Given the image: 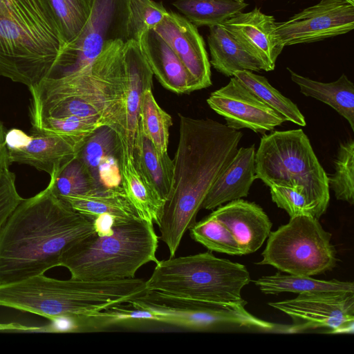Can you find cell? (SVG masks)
Returning a JSON list of instances; mask_svg holds the SVG:
<instances>
[{"mask_svg": "<svg viewBox=\"0 0 354 354\" xmlns=\"http://www.w3.org/2000/svg\"><path fill=\"white\" fill-rule=\"evenodd\" d=\"M95 230L93 220L57 196L50 184L23 198L0 228V284L44 274Z\"/></svg>", "mask_w": 354, "mask_h": 354, "instance_id": "obj_1", "label": "cell"}, {"mask_svg": "<svg viewBox=\"0 0 354 354\" xmlns=\"http://www.w3.org/2000/svg\"><path fill=\"white\" fill-rule=\"evenodd\" d=\"M180 118L179 139L173 159V186L158 225L159 239L174 257L185 233L209 190L234 158L243 137L239 130L212 119Z\"/></svg>", "mask_w": 354, "mask_h": 354, "instance_id": "obj_2", "label": "cell"}, {"mask_svg": "<svg viewBox=\"0 0 354 354\" xmlns=\"http://www.w3.org/2000/svg\"><path fill=\"white\" fill-rule=\"evenodd\" d=\"M124 41H106L98 56L72 73L48 77L29 88L30 120L75 115L113 129L125 146L127 77Z\"/></svg>", "mask_w": 354, "mask_h": 354, "instance_id": "obj_3", "label": "cell"}, {"mask_svg": "<svg viewBox=\"0 0 354 354\" xmlns=\"http://www.w3.org/2000/svg\"><path fill=\"white\" fill-rule=\"evenodd\" d=\"M147 290L142 279L94 281L44 274L0 284V307L35 314L52 322L77 319L128 303Z\"/></svg>", "mask_w": 354, "mask_h": 354, "instance_id": "obj_4", "label": "cell"}, {"mask_svg": "<svg viewBox=\"0 0 354 354\" xmlns=\"http://www.w3.org/2000/svg\"><path fill=\"white\" fill-rule=\"evenodd\" d=\"M65 42L44 0H0V75L35 86Z\"/></svg>", "mask_w": 354, "mask_h": 354, "instance_id": "obj_5", "label": "cell"}, {"mask_svg": "<svg viewBox=\"0 0 354 354\" xmlns=\"http://www.w3.org/2000/svg\"><path fill=\"white\" fill-rule=\"evenodd\" d=\"M159 237L153 224L140 218H116L106 230H94L62 255L60 266L71 279L108 281L135 278L138 270L156 257Z\"/></svg>", "mask_w": 354, "mask_h": 354, "instance_id": "obj_6", "label": "cell"}, {"mask_svg": "<svg viewBox=\"0 0 354 354\" xmlns=\"http://www.w3.org/2000/svg\"><path fill=\"white\" fill-rule=\"evenodd\" d=\"M255 179L268 187L302 186L313 216L317 219L328 208V175L301 129L272 131L262 136L255 153Z\"/></svg>", "mask_w": 354, "mask_h": 354, "instance_id": "obj_7", "label": "cell"}, {"mask_svg": "<svg viewBox=\"0 0 354 354\" xmlns=\"http://www.w3.org/2000/svg\"><path fill=\"white\" fill-rule=\"evenodd\" d=\"M156 263L146 281L147 290L194 300L240 301L242 289L251 281L244 265L218 258L212 251L169 257Z\"/></svg>", "mask_w": 354, "mask_h": 354, "instance_id": "obj_8", "label": "cell"}, {"mask_svg": "<svg viewBox=\"0 0 354 354\" xmlns=\"http://www.w3.org/2000/svg\"><path fill=\"white\" fill-rule=\"evenodd\" d=\"M331 237L319 219L308 215L292 217L287 224L270 232L262 259L257 264L300 276L331 271L338 261Z\"/></svg>", "mask_w": 354, "mask_h": 354, "instance_id": "obj_9", "label": "cell"}, {"mask_svg": "<svg viewBox=\"0 0 354 354\" xmlns=\"http://www.w3.org/2000/svg\"><path fill=\"white\" fill-rule=\"evenodd\" d=\"M160 318V322L196 331L244 329L274 333L278 324L263 320L245 309L247 301L218 303L176 297L158 290H147L130 301Z\"/></svg>", "mask_w": 354, "mask_h": 354, "instance_id": "obj_10", "label": "cell"}, {"mask_svg": "<svg viewBox=\"0 0 354 354\" xmlns=\"http://www.w3.org/2000/svg\"><path fill=\"white\" fill-rule=\"evenodd\" d=\"M125 0H92L90 16L80 35L61 50L49 77L72 73L94 60L105 43L124 42Z\"/></svg>", "mask_w": 354, "mask_h": 354, "instance_id": "obj_11", "label": "cell"}, {"mask_svg": "<svg viewBox=\"0 0 354 354\" xmlns=\"http://www.w3.org/2000/svg\"><path fill=\"white\" fill-rule=\"evenodd\" d=\"M268 305L289 316L301 332L318 328L331 333L354 332V292H303Z\"/></svg>", "mask_w": 354, "mask_h": 354, "instance_id": "obj_12", "label": "cell"}, {"mask_svg": "<svg viewBox=\"0 0 354 354\" xmlns=\"http://www.w3.org/2000/svg\"><path fill=\"white\" fill-rule=\"evenodd\" d=\"M88 138L34 132L28 135L12 128L5 134V145L10 164L30 165L51 177L77 156Z\"/></svg>", "mask_w": 354, "mask_h": 354, "instance_id": "obj_13", "label": "cell"}, {"mask_svg": "<svg viewBox=\"0 0 354 354\" xmlns=\"http://www.w3.org/2000/svg\"><path fill=\"white\" fill-rule=\"evenodd\" d=\"M275 26L284 47L322 41L353 30L354 5L345 0H320Z\"/></svg>", "mask_w": 354, "mask_h": 354, "instance_id": "obj_14", "label": "cell"}, {"mask_svg": "<svg viewBox=\"0 0 354 354\" xmlns=\"http://www.w3.org/2000/svg\"><path fill=\"white\" fill-rule=\"evenodd\" d=\"M207 103L224 118L228 127L235 130L246 128L264 134L286 122L234 76L225 86L211 93Z\"/></svg>", "mask_w": 354, "mask_h": 354, "instance_id": "obj_15", "label": "cell"}, {"mask_svg": "<svg viewBox=\"0 0 354 354\" xmlns=\"http://www.w3.org/2000/svg\"><path fill=\"white\" fill-rule=\"evenodd\" d=\"M153 30L182 62L196 91L212 86L210 63L197 26L176 12H167Z\"/></svg>", "mask_w": 354, "mask_h": 354, "instance_id": "obj_16", "label": "cell"}, {"mask_svg": "<svg viewBox=\"0 0 354 354\" xmlns=\"http://www.w3.org/2000/svg\"><path fill=\"white\" fill-rule=\"evenodd\" d=\"M275 19L259 8L240 12L222 25L262 65L263 71H273L284 46L275 32Z\"/></svg>", "mask_w": 354, "mask_h": 354, "instance_id": "obj_17", "label": "cell"}, {"mask_svg": "<svg viewBox=\"0 0 354 354\" xmlns=\"http://www.w3.org/2000/svg\"><path fill=\"white\" fill-rule=\"evenodd\" d=\"M210 215L229 230L243 255L258 250L268 239L272 226L259 205L242 198L218 207Z\"/></svg>", "mask_w": 354, "mask_h": 354, "instance_id": "obj_18", "label": "cell"}, {"mask_svg": "<svg viewBox=\"0 0 354 354\" xmlns=\"http://www.w3.org/2000/svg\"><path fill=\"white\" fill-rule=\"evenodd\" d=\"M121 152L119 136L107 126L96 129L80 149L77 156L89 171L97 189L121 186Z\"/></svg>", "mask_w": 354, "mask_h": 354, "instance_id": "obj_19", "label": "cell"}, {"mask_svg": "<svg viewBox=\"0 0 354 354\" xmlns=\"http://www.w3.org/2000/svg\"><path fill=\"white\" fill-rule=\"evenodd\" d=\"M122 53L127 77V93L125 146L122 153L133 158V142L138 126L142 95L146 90L152 89L153 75L138 41L130 39L124 41Z\"/></svg>", "mask_w": 354, "mask_h": 354, "instance_id": "obj_20", "label": "cell"}, {"mask_svg": "<svg viewBox=\"0 0 354 354\" xmlns=\"http://www.w3.org/2000/svg\"><path fill=\"white\" fill-rule=\"evenodd\" d=\"M138 42L153 75L164 88L177 94L196 91L182 62L154 30L145 32Z\"/></svg>", "mask_w": 354, "mask_h": 354, "instance_id": "obj_21", "label": "cell"}, {"mask_svg": "<svg viewBox=\"0 0 354 354\" xmlns=\"http://www.w3.org/2000/svg\"><path fill=\"white\" fill-rule=\"evenodd\" d=\"M255 153L254 145L238 148L232 160L213 183L201 208L212 210L248 196L256 180Z\"/></svg>", "mask_w": 354, "mask_h": 354, "instance_id": "obj_22", "label": "cell"}, {"mask_svg": "<svg viewBox=\"0 0 354 354\" xmlns=\"http://www.w3.org/2000/svg\"><path fill=\"white\" fill-rule=\"evenodd\" d=\"M133 160L137 169L166 201L173 186V159L167 152H159L138 127L134 138Z\"/></svg>", "mask_w": 354, "mask_h": 354, "instance_id": "obj_23", "label": "cell"}, {"mask_svg": "<svg viewBox=\"0 0 354 354\" xmlns=\"http://www.w3.org/2000/svg\"><path fill=\"white\" fill-rule=\"evenodd\" d=\"M207 43L210 64L225 76L232 77L238 71H263L261 64L221 24L209 27Z\"/></svg>", "mask_w": 354, "mask_h": 354, "instance_id": "obj_24", "label": "cell"}, {"mask_svg": "<svg viewBox=\"0 0 354 354\" xmlns=\"http://www.w3.org/2000/svg\"><path fill=\"white\" fill-rule=\"evenodd\" d=\"M121 185L138 216L159 225L165 201L137 169L133 158L120 156Z\"/></svg>", "mask_w": 354, "mask_h": 354, "instance_id": "obj_25", "label": "cell"}, {"mask_svg": "<svg viewBox=\"0 0 354 354\" xmlns=\"http://www.w3.org/2000/svg\"><path fill=\"white\" fill-rule=\"evenodd\" d=\"M287 69L292 81L298 85L302 94L332 107L347 120L354 131V84L344 73L335 82L324 83L302 76L289 68Z\"/></svg>", "mask_w": 354, "mask_h": 354, "instance_id": "obj_26", "label": "cell"}, {"mask_svg": "<svg viewBox=\"0 0 354 354\" xmlns=\"http://www.w3.org/2000/svg\"><path fill=\"white\" fill-rule=\"evenodd\" d=\"M61 199L76 212L92 220L105 214L121 218L139 217L122 185L112 189H95L85 194L66 196Z\"/></svg>", "mask_w": 354, "mask_h": 354, "instance_id": "obj_27", "label": "cell"}, {"mask_svg": "<svg viewBox=\"0 0 354 354\" xmlns=\"http://www.w3.org/2000/svg\"><path fill=\"white\" fill-rule=\"evenodd\" d=\"M259 290L266 295H278L282 292L303 293L322 291L354 292V283L337 279L320 280L311 277L295 274L263 276L254 281Z\"/></svg>", "mask_w": 354, "mask_h": 354, "instance_id": "obj_28", "label": "cell"}, {"mask_svg": "<svg viewBox=\"0 0 354 354\" xmlns=\"http://www.w3.org/2000/svg\"><path fill=\"white\" fill-rule=\"evenodd\" d=\"M175 8L196 26L219 25L248 4L239 0H175Z\"/></svg>", "mask_w": 354, "mask_h": 354, "instance_id": "obj_29", "label": "cell"}, {"mask_svg": "<svg viewBox=\"0 0 354 354\" xmlns=\"http://www.w3.org/2000/svg\"><path fill=\"white\" fill-rule=\"evenodd\" d=\"M110 306L102 311L74 321L75 331H100L109 327L145 322H160V317L128 302Z\"/></svg>", "mask_w": 354, "mask_h": 354, "instance_id": "obj_30", "label": "cell"}, {"mask_svg": "<svg viewBox=\"0 0 354 354\" xmlns=\"http://www.w3.org/2000/svg\"><path fill=\"white\" fill-rule=\"evenodd\" d=\"M233 76L257 95L266 104L283 116L286 121L292 122L301 127L306 125L305 118L297 104L274 88L267 78L250 71H238Z\"/></svg>", "mask_w": 354, "mask_h": 354, "instance_id": "obj_31", "label": "cell"}, {"mask_svg": "<svg viewBox=\"0 0 354 354\" xmlns=\"http://www.w3.org/2000/svg\"><path fill=\"white\" fill-rule=\"evenodd\" d=\"M172 124L171 115L158 105L152 89L146 90L142 95L138 127L162 153L167 152Z\"/></svg>", "mask_w": 354, "mask_h": 354, "instance_id": "obj_32", "label": "cell"}, {"mask_svg": "<svg viewBox=\"0 0 354 354\" xmlns=\"http://www.w3.org/2000/svg\"><path fill=\"white\" fill-rule=\"evenodd\" d=\"M44 1L65 44L74 40L90 16L92 0Z\"/></svg>", "mask_w": 354, "mask_h": 354, "instance_id": "obj_33", "label": "cell"}, {"mask_svg": "<svg viewBox=\"0 0 354 354\" xmlns=\"http://www.w3.org/2000/svg\"><path fill=\"white\" fill-rule=\"evenodd\" d=\"M124 41L139 40L146 31L153 30L167 14L162 3L153 0H125Z\"/></svg>", "mask_w": 354, "mask_h": 354, "instance_id": "obj_34", "label": "cell"}, {"mask_svg": "<svg viewBox=\"0 0 354 354\" xmlns=\"http://www.w3.org/2000/svg\"><path fill=\"white\" fill-rule=\"evenodd\" d=\"M191 237L209 251L229 255H243L239 245L229 230L209 214L189 230Z\"/></svg>", "mask_w": 354, "mask_h": 354, "instance_id": "obj_35", "label": "cell"}, {"mask_svg": "<svg viewBox=\"0 0 354 354\" xmlns=\"http://www.w3.org/2000/svg\"><path fill=\"white\" fill-rule=\"evenodd\" d=\"M335 172L328 176L330 188L337 200L354 204V140L340 142L333 160Z\"/></svg>", "mask_w": 354, "mask_h": 354, "instance_id": "obj_36", "label": "cell"}, {"mask_svg": "<svg viewBox=\"0 0 354 354\" xmlns=\"http://www.w3.org/2000/svg\"><path fill=\"white\" fill-rule=\"evenodd\" d=\"M50 178L52 190L60 198L82 195L97 189L89 171L77 156L57 175Z\"/></svg>", "mask_w": 354, "mask_h": 354, "instance_id": "obj_37", "label": "cell"}, {"mask_svg": "<svg viewBox=\"0 0 354 354\" xmlns=\"http://www.w3.org/2000/svg\"><path fill=\"white\" fill-rule=\"evenodd\" d=\"M30 132L89 137L102 125L90 118L69 115L60 118L45 117L30 120Z\"/></svg>", "mask_w": 354, "mask_h": 354, "instance_id": "obj_38", "label": "cell"}, {"mask_svg": "<svg viewBox=\"0 0 354 354\" xmlns=\"http://www.w3.org/2000/svg\"><path fill=\"white\" fill-rule=\"evenodd\" d=\"M269 187L272 201L277 207L284 209L290 218L299 215L313 216L302 186L272 185Z\"/></svg>", "mask_w": 354, "mask_h": 354, "instance_id": "obj_39", "label": "cell"}, {"mask_svg": "<svg viewBox=\"0 0 354 354\" xmlns=\"http://www.w3.org/2000/svg\"><path fill=\"white\" fill-rule=\"evenodd\" d=\"M15 174L9 168L0 172V228L23 200L15 183Z\"/></svg>", "mask_w": 354, "mask_h": 354, "instance_id": "obj_40", "label": "cell"}, {"mask_svg": "<svg viewBox=\"0 0 354 354\" xmlns=\"http://www.w3.org/2000/svg\"><path fill=\"white\" fill-rule=\"evenodd\" d=\"M345 1H348V3H350L353 4V5H354V0H345Z\"/></svg>", "mask_w": 354, "mask_h": 354, "instance_id": "obj_41", "label": "cell"}, {"mask_svg": "<svg viewBox=\"0 0 354 354\" xmlns=\"http://www.w3.org/2000/svg\"><path fill=\"white\" fill-rule=\"evenodd\" d=\"M239 1H245V0H239Z\"/></svg>", "mask_w": 354, "mask_h": 354, "instance_id": "obj_42", "label": "cell"}]
</instances>
